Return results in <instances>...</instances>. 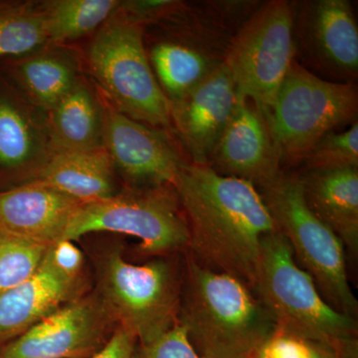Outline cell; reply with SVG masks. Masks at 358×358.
Wrapping results in <instances>:
<instances>
[{"label":"cell","instance_id":"cell-1","mask_svg":"<svg viewBox=\"0 0 358 358\" xmlns=\"http://www.w3.org/2000/svg\"><path fill=\"white\" fill-rule=\"evenodd\" d=\"M173 187L187 221L190 254L253 291L263 239L278 230L258 188L189 162Z\"/></svg>","mask_w":358,"mask_h":358},{"label":"cell","instance_id":"cell-2","mask_svg":"<svg viewBox=\"0 0 358 358\" xmlns=\"http://www.w3.org/2000/svg\"><path fill=\"white\" fill-rule=\"evenodd\" d=\"M178 322L201 358H254L274 333L268 310L243 282L186 259Z\"/></svg>","mask_w":358,"mask_h":358},{"label":"cell","instance_id":"cell-3","mask_svg":"<svg viewBox=\"0 0 358 358\" xmlns=\"http://www.w3.org/2000/svg\"><path fill=\"white\" fill-rule=\"evenodd\" d=\"M83 58L86 74L115 110L173 133L171 105L145 50V26L115 9L91 37Z\"/></svg>","mask_w":358,"mask_h":358},{"label":"cell","instance_id":"cell-4","mask_svg":"<svg viewBox=\"0 0 358 358\" xmlns=\"http://www.w3.org/2000/svg\"><path fill=\"white\" fill-rule=\"evenodd\" d=\"M252 292L270 313L275 327L327 343H358L357 320L324 300L279 230L263 239Z\"/></svg>","mask_w":358,"mask_h":358},{"label":"cell","instance_id":"cell-5","mask_svg":"<svg viewBox=\"0 0 358 358\" xmlns=\"http://www.w3.org/2000/svg\"><path fill=\"white\" fill-rule=\"evenodd\" d=\"M182 282L171 259L136 265L112 248L99 259L94 292L117 326L148 343L178 324Z\"/></svg>","mask_w":358,"mask_h":358},{"label":"cell","instance_id":"cell-6","mask_svg":"<svg viewBox=\"0 0 358 358\" xmlns=\"http://www.w3.org/2000/svg\"><path fill=\"white\" fill-rule=\"evenodd\" d=\"M259 192L296 262L312 275L324 300L338 312L357 317L358 303L348 282L345 245L308 206L300 176L282 173Z\"/></svg>","mask_w":358,"mask_h":358},{"label":"cell","instance_id":"cell-7","mask_svg":"<svg viewBox=\"0 0 358 358\" xmlns=\"http://www.w3.org/2000/svg\"><path fill=\"white\" fill-rule=\"evenodd\" d=\"M357 84L327 81L293 61L266 115L282 162H303L329 131L357 122Z\"/></svg>","mask_w":358,"mask_h":358},{"label":"cell","instance_id":"cell-8","mask_svg":"<svg viewBox=\"0 0 358 358\" xmlns=\"http://www.w3.org/2000/svg\"><path fill=\"white\" fill-rule=\"evenodd\" d=\"M99 232L138 238L145 255L166 257L189 248L187 221L173 185L124 187L110 199L83 202L62 240Z\"/></svg>","mask_w":358,"mask_h":358},{"label":"cell","instance_id":"cell-9","mask_svg":"<svg viewBox=\"0 0 358 358\" xmlns=\"http://www.w3.org/2000/svg\"><path fill=\"white\" fill-rule=\"evenodd\" d=\"M294 2L272 0L264 4L230 40L224 64L238 93L264 115L294 60Z\"/></svg>","mask_w":358,"mask_h":358},{"label":"cell","instance_id":"cell-10","mask_svg":"<svg viewBox=\"0 0 358 358\" xmlns=\"http://www.w3.org/2000/svg\"><path fill=\"white\" fill-rule=\"evenodd\" d=\"M294 59L315 76L341 84L358 77V28L348 0L294 3Z\"/></svg>","mask_w":358,"mask_h":358},{"label":"cell","instance_id":"cell-11","mask_svg":"<svg viewBox=\"0 0 358 358\" xmlns=\"http://www.w3.org/2000/svg\"><path fill=\"white\" fill-rule=\"evenodd\" d=\"M103 113V148L124 188L173 185L179 169L188 162L174 134L134 121L105 98Z\"/></svg>","mask_w":358,"mask_h":358},{"label":"cell","instance_id":"cell-12","mask_svg":"<svg viewBox=\"0 0 358 358\" xmlns=\"http://www.w3.org/2000/svg\"><path fill=\"white\" fill-rule=\"evenodd\" d=\"M117 327L95 292L86 293L6 343L0 358H91Z\"/></svg>","mask_w":358,"mask_h":358},{"label":"cell","instance_id":"cell-13","mask_svg":"<svg viewBox=\"0 0 358 358\" xmlns=\"http://www.w3.org/2000/svg\"><path fill=\"white\" fill-rule=\"evenodd\" d=\"M189 15L173 23L145 28L148 61L169 105L187 96L224 63L215 46Z\"/></svg>","mask_w":358,"mask_h":358},{"label":"cell","instance_id":"cell-14","mask_svg":"<svg viewBox=\"0 0 358 358\" xmlns=\"http://www.w3.org/2000/svg\"><path fill=\"white\" fill-rule=\"evenodd\" d=\"M238 99L236 85L223 63L203 83L171 103V131L188 162L209 166Z\"/></svg>","mask_w":358,"mask_h":358},{"label":"cell","instance_id":"cell-15","mask_svg":"<svg viewBox=\"0 0 358 358\" xmlns=\"http://www.w3.org/2000/svg\"><path fill=\"white\" fill-rule=\"evenodd\" d=\"M53 155L45 114L0 75V190L36 180Z\"/></svg>","mask_w":358,"mask_h":358},{"label":"cell","instance_id":"cell-16","mask_svg":"<svg viewBox=\"0 0 358 358\" xmlns=\"http://www.w3.org/2000/svg\"><path fill=\"white\" fill-rule=\"evenodd\" d=\"M279 150L262 113L240 95L209 166L262 189L282 173Z\"/></svg>","mask_w":358,"mask_h":358},{"label":"cell","instance_id":"cell-17","mask_svg":"<svg viewBox=\"0 0 358 358\" xmlns=\"http://www.w3.org/2000/svg\"><path fill=\"white\" fill-rule=\"evenodd\" d=\"M0 75L46 115L86 75L83 53L69 44L47 43L1 59Z\"/></svg>","mask_w":358,"mask_h":358},{"label":"cell","instance_id":"cell-18","mask_svg":"<svg viewBox=\"0 0 358 358\" xmlns=\"http://www.w3.org/2000/svg\"><path fill=\"white\" fill-rule=\"evenodd\" d=\"M83 275H65L52 262L49 249L32 277L0 294V343L25 333L59 308L85 293Z\"/></svg>","mask_w":358,"mask_h":358},{"label":"cell","instance_id":"cell-19","mask_svg":"<svg viewBox=\"0 0 358 358\" xmlns=\"http://www.w3.org/2000/svg\"><path fill=\"white\" fill-rule=\"evenodd\" d=\"M82 203L38 181L0 190V230L51 245L63 239Z\"/></svg>","mask_w":358,"mask_h":358},{"label":"cell","instance_id":"cell-20","mask_svg":"<svg viewBox=\"0 0 358 358\" xmlns=\"http://www.w3.org/2000/svg\"><path fill=\"white\" fill-rule=\"evenodd\" d=\"M310 210L338 235L353 255L358 251V167L308 171L300 176Z\"/></svg>","mask_w":358,"mask_h":358},{"label":"cell","instance_id":"cell-21","mask_svg":"<svg viewBox=\"0 0 358 358\" xmlns=\"http://www.w3.org/2000/svg\"><path fill=\"white\" fill-rule=\"evenodd\" d=\"M45 117L54 152L103 148V98L88 75Z\"/></svg>","mask_w":358,"mask_h":358},{"label":"cell","instance_id":"cell-22","mask_svg":"<svg viewBox=\"0 0 358 358\" xmlns=\"http://www.w3.org/2000/svg\"><path fill=\"white\" fill-rule=\"evenodd\" d=\"M34 181L82 202L110 199L122 189L105 148L54 152Z\"/></svg>","mask_w":358,"mask_h":358},{"label":"cell","instance_id":"cell-23","mask_svg":"<svg viewBox=\"0 0 358 358\" xmlns=\"http://www.w3.org/2000/svg\"><path fill=\"white\" fill-rule=\"evenodd\" d=\"M119 4L120 0H42L49 42L68 44L93 35Z\"/></svg>","mask_w":358,"mask_h":358},{"label":"cell","instance_id":"cell-24","mask_svg":"<svg viewBox=\"0 0 358 358\" xmlns=\"http://www.w3.org/2000/svg\"><path fill=\"white\" fill-rule=\"evenodd\" d=\"M47 43L42 0H0V60Z\"/></svg>","mask_w":358,"mask_h":358},{"label":"cell","instance_id":"cell-25","mask_svg":"<svg viewBox=\"0 0 358 358\" xmlns=\"http://www.w3.org/2000/svg\"><path fill=\"white\" fill-rule=\"evenodd\" d=\"M49 247L0 230V294L32 277L43 262Z\"/></svg>","mask_w":358,"mask_h":358},{"label":"cell","instance_id":"cell-26","mask_svg":"<svg viewBox=\"0 0 358 358\" xmlns=\"http://www.w3.org/2000/svg\"><path fill=\"white\" fill-rule=\"evenodd\" d=\"M254 358H358V343H327L275 327Z\"/></svg>","mask_w":358,"mask_h":358},{"label":"cell","instance_id":"cell-27","mask_svg":"<svg viewBox=\"0 0 358 358\" xmlns=\"http://www.w3.org/2000/svg\"><path fill=\"white\" fill-rule=\"evenodd\" d=\"M303 162L308 171L358 167L357 122L341 133L324 134Z\"/></svg>","mask_w":358,"mask_h":358},{"label":"cell","instance_id":"cell-28","mask_svg":"<svg viewBox=\"0 0 358 358\" xmlns=\"http://www.w3.org/2000/svg\"><path fill=\"white\" fill-rule=\"evenodd\" d=\"M133 358H201L193 348L185 327L178 322L148 343H138Z\"/></svg>","mask_w":358,"mask_h":358},{"label":"cell","instance_id":"cell-29","mask_svg":"<svg viewBox=\"0 0 358 358\" xmlns=\"http://www.w3.org/2000/svg\"><path fill=\"white\" fill-rule=\"evenodd\" d=\"M52 262L65 275L77 278L83 275L84 256L74 241L59 240L49 247Z\"/></svg>","mask_w":358,"mask_h":358},{"label":"cell","instance_id":"cell-30","mask_svg":"<svg viewBox=\"0 0 358 358\" xmlns=\"http://www.w3.org/2000/svg\"><path fill=\"white\" fill-rule=\"evenodd\" d=\"M138 338L126 327L117 326L106 345L91 358H133Z\"/></svg>","mask_w":358,"mask_h":358}]
</instances>
